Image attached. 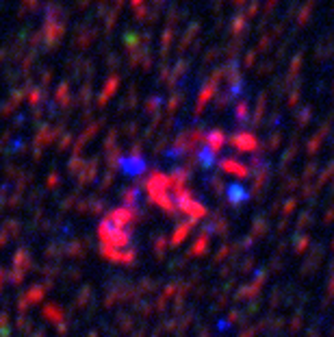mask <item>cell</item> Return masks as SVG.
I'll return each mask as SVG.
<instances>
[{"label": "cell", "instance_id": "cell-2", "mask_svg": "<svg viewBox=\"0 0 334 337\" xmlns=\"http://www.w3.org/2000/svg\"><path fill=\"white\" fill-rule=\"evenodd\" d=\"M133 222L135 215L130 209H115L111 211L100 228L102 246L109 259H130L133 257Z\"/></svg>", "mask_w": 334, "mask_h": 337}, {"label": "cell", "instance_id": "cell-1", "mask_svg": "<svg viewBox=\"0 0 334 337\" xmlns=\"http://www.w3.org/2000/svg\"><path fill=\"white\" fill-rule=\"evenodd\" d=\"M148 194L154 203L161 207L163 211L172 215H187V217H198L204 213V209L195 207L198 203L193 200L185 185L178 181L176 176H165V174H158L150 183H148Z\"/></svg>", "mask_w": 334, "mask_h": 337}]
</instances>
